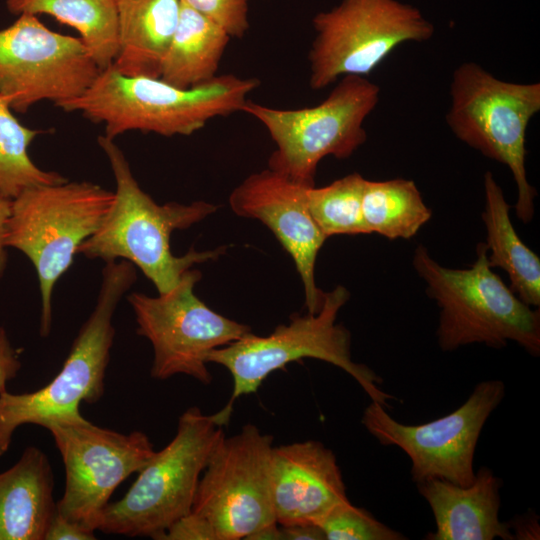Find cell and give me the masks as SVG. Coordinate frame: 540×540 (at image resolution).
<instances>
[{
  "label": "cell",
  "mask_w": 540,
  "mask_h": 540,
  "mask_svg": "<svg viewBox=\"0 0 540 540\" xmlns=\"http://www.w3.org/2000/svg\"><path fill=\"white\" fill-rule=\"evenodd\" d=\"M98 144L115 179V199L99 228L79 246L77 254L105 263L126 260L143 272L158 293H165L193 265L215 260L224 253L225 246L209 251L192 247L182 256L174 255L171 234L202 221L215 213L218 206L203 200L190 204L156 203L139 186L114 139L101 135Z\"/></svg>",
  "instance_id": "cell-1"
},
{
  "label": "cell",
  "mask_w": 540,
  "mask_h": 540,
  "mask_svg": "<svg viewBox=\"0 0 540 540\" xmlns=\"http://www.w3.org/2000/svg\"><path fill=\"white\" fill-rule=\"evenodd\" d=\"M259 85L256 78L224 74L181 89L160 78L125 76L111 65L80 96L56 107L103 124L110 139L128 131L188 136L216 117L242 111Z\"/></svg>",
  "instance_id": "cell-2"
},
{
  "label": "cell",
  "mask_w": 540,
  "mask_h": 540,
  "mask_svg": "<svg viewBox=\"0 0 540 540\" xmlns=\"http://www.w3.org/2000/svg\"><path fill=\"white\" fill-rule=\"evenodd\" d=\"M476 254L471 267L454 269L439 264L422 244L414 250L413 267L440 310L439 347L451 352L478 343L499 349L513 341L539 356V309H531L492 270L484 242Z\"/></svg>",
  "instance_id": "cell-3"
},
{
  "label": "cell",
  "mask_w": 540,
  "mask_h": 540,
  "mask_svg": "<svg viewBox=\"0 0 540 540\" xmlns=\"http://www.w3.org/2000/svg\"><path fill=\"white\" fill-rule=\"evenodd\" d=\"M234 401L213 414L189 407L178 420L174 438L154 452L127 493L109 503L97 530L128 537L159 540L193 507L198 484L208 461L225 436Z\"/></svg>",
  "instance_id": "cell-4"
},
{
  "label": "cell",
  "mask_w": 540,
  "mask_h": 540,
  "mask_svg": "<svg viewBox=\"0 0 540 540\" xmlns=\"http://www.w3.org/2000/svg\"><path fill=\"white\" fill-rule=\"evenodd\" d=\"M136 280L132 263L106 262L95 307L74 339L60 372L36 391L0 393V456L9 449L18 427L25 424L45 427L53 420L76 417L81 415L82 401L100 400L115 336L113 316Z\"/></svg>",
  "instance_id": "cell-5"
},
{
  "label": "cell",
  "mask_w": 540,
  "mask_h": 540,
  "mask_svg": "<svg viewBox=\"0 0 540 540\" xmlns=\"http://www.w3.org/2000/svg\"><path fill=\"white\" fill-rule=\"evenodd\" d=\"M114 199V191L98 184L66 180L26 189L11 200L5 244L22 252L36 271L42 337L52 328L57 281L72 265L79 246L99 228Z\"/></svg>",
  "instance_id": "cell-6"
},
{
  "label": "cell",
  "mask_w": 540,
  "mask_h": 540,
  "mask_svg": "<svg viewBox=\"0 0 540 540\" xmlns=\"http://www.w3.org/2000/svg\"><path fill=\"white\" fill-rule=\"evenodd\" d=\"M350 298L342 285L324 294L321 309L305 315L295 314L289 324L277 326L272 333L258 336L251 332L213 350L208 363L225 367L232 376L230 400L255 393L274 371L304 358L330 363L349 374L370 397L385 408L393 396L380 389L382 378L364 364L353 361L351 333L336 319Z\"/></svg>",
  "instance_id": "cell-7"
},
{
  "label": "cell",
  "mask_w": 540,
  "mask_h": 540,
  "mask_svg": "<svg viewBox=\"0 0 540 540\" xmlns=\"http://www.w3.org/2000/svg\"><path fill=\"white\" fill-rule=\"evenodd\" d=\"M450 95L448 127L460 141L510 169L518 191L516 216L531 222L537 192L527 179L525 142L529 122L540 111V84L506 82L465 62L454 70Z\"/></svg>",
  "instance_id": "cell-8"
},
{
  "label": "cell",
  "mask_w": 540,
  "mask_h": 540,
  "mask_svg": "<svg viewBox=\"0 0 540 540\" xmlns=\"http://www.w3.org/2000/svg\"><path fill=\"white\" fill-rule=\"evenodd\" d=\"M379 98L377 84L363 76L346 75L316 106L279 109L247 101L242 111L257 119L276 145L268 168L314 186L324 157L347 159L366 142L363 124Z\"/></svg>",
  "instance_id": "cell-9"
},
{
  "label": "cell",
  "mask_w": 540,
  "mask_h": 540,
  "mask_svg": "<svg viewBox=\"0 0 540 540\" xmlns=\"http://www.w3.org/2000/svg\"><path fill=\"white\" fill-rule=\"evenodd\" d=\"M315 38L308 54L309 86L323 89L339 77H366L399 45L423 42L434 25L398 0H341L312 20Z\"/></svg>",
  "instance_id": "cell-10"
},
{
  "label": "cell",
  "mask_w": 540,
  "mask_h": 540,
  "mask_svg": "<svg viewBox=\"0 0 540 540\" xmlns=\"http://www.w3.org/2000/svg\"><path fill=\"white\" fill-rule=\"evenodd\" d=\"M200 279L201 273L191 268L172 289L156 297L140 292L127 296L137 334L153 347L152 378L183 374L208 385L212 381L209 354L251 332L248 325L217 313L195 295Z\"/></svg>",
  "instance_id": "cell-11"
},
{
  "label": "cell",
  "mask_w": 540,
  "mask_h": 540,
  "mask_svg": "<svg viewBox=\"0 0 540 540\" xmlns=\"http://www.w3.org/2000/svg\"><path fill=\"white\" fill-rule=\"evenodd\" d=\"M273 437L246 424L224 436L204 469L192 512L205 519L217 540L247 539L277 523L273 502Z\"/></svg>",
  "instance_id": "cell-12"
},
{
  "label": "cell",
  "mask_w": 540,
  "mask_h": 540,
  "mask_svg": "<svg viewBox=\"0 0 540 540\" xmlns=\"http://www.w3.org/2000/svg\"><path fill=\"white\" fill-rule=\"evenodd\" d=\"M504 396L502 381L486 380L460 407L430 422L400 423L375 401L365 408L361 422L380 444L397 446L409 456L415 483L441 479L467 486L475 477L474 454L481 431Z\"/></svg>",
  "instance_id": "cell-13"
},
{
  "label": "cell",
  "mask_w": 540,
  "mask_h": 540,
  "mask_svg": "<svg viewBox=\"0 0 540 540\" xmlns=\"http://www.w3.org/2000/svg\"><path fill=\"white\" fill-rule=\"evenodd\" d=\"M65 467V490L56 502L64 518L96 531L116 488L139 472L155 450L142 431L123 434L99 427L82 415L49 422Z\"/></svg>",
  "instance_id": "cell-14"
},
{
  "label": "cell",
  "mask_w": 540,
  "mask_h": 540,
  "mask_svg": "<svg viewBox=\"0 0 540 540\" xmlns=\"http://www.w3.org/2000/svg\"><path fill=\"white\" fill-rule=\"evenodd\" d=\"M0 30V94L24 113L41 101L54 105L80 96L100 68L79 37L50 30L36 15L21 14Z\"/></svg>",
  "instance_id": "cell-15"
},
{
  "label": "cell",
  "mask_w": 540,
  "mask_h": 540,
  "mask_svg": "<svg viewBox=\"0 0 540 540\" xmlns=\"http://www.w3.org/2000/svg\"><path fill=\"white\" fill-rule=\"evenodd\" d=\"M309 187L267 168L240 183L230 194L229 204L236 215L257 219L273 232L295 264L308 313L315 314L325 294L315 282V263L327 237L309 211Z\"/></svg>",
  "instance_id": "cell-16"
},
{
  "label": "cell",
  "mask_w": 540,
  "mask_h": 540,
  "mask_svg": "<svg viewBox=\"0 0 540 540\" xmlns=\"http://www.w3.org/2000/svg\"><path fill=\"white\" fill-rule=\"evenodd\" d=\"M273 502L281 526L316 523L348 500L333 451L316 440L273 448Z\"/></svg>",
  "instance_id": "cell-17"
},
{
  "label": "cell",
  "mask_w": 540,
  "mask_h": 540,
  "mask_svg": "<svg viewBox=\"0 0 540 540\" xmlns=\"http://www.w3.org/2000/svg\"><path fill=\"white\" fill-rule=\"evenodd\" d=\"M436 524L428 540H514L508 522L499 518L502 481L491 469L480 468L474 480L460 486L441 479L416 483Z\"/></svg>",
  "instance_id": "cell-18"
},
{
  "label": "cell",
  "mask_w": 540,
  "mask_h": 540,
  "mask_svg": "<svg viewBox=\"0 0 540 540\" xmlns=\"http://www.w3.org/2000/svg\"><path fill=\"white\" fill-rule=\"evenodd\" d=\"M53 472L46 454L25 448L19 460L0 473V540H44L57 511Z\"/></svg>",
  "instance_id": "cell-19"
},
{
  "label": "cell",
  "mask_w": 540,
  "mask_h": 540,
  "mask_svg": "<svg viewBox=\"0 0 540 540\" xmlns=\"http://www.w3.org/2000/svg\"><path fill=\"white\" fill-rule=\"evenodd\" d=\"M118 53L112 66L125 76L159 78L175 32L180 0H116Z\"/></svg>",
  "instance_id": "cell-20"
},
{
  "label": "cell",
  "mask_w": 540,
  "mask_h": 540,
  "mask_svg": "<svg viewBox=\"0 0 540 540\" xmlns=\"http://www.w3.org/2000/svg\"><path fill=\"white\" fill-rule=\"evenodd\" d=\"M485 207L481 214L486 229L488 263L502 268L510 288L527 305L540 306V259L518 236L511 218V206L492 173L484 174Z\"/></svg>",
  "instance_id": "cell-21"
},
{
  "label": "cell",
  "mask_w": 540,
  "mask_h": 540,
  "mask_svg": "<svg viewBox=\"0 0 540 540\" xmlns=\"http://www.w3.org/2000/svg\"><path fill=\"white\" fill-rule=\"evenodd\" d=\"M230 39L222 27L181 3L159 78L181 89L212 80Z\"/></svg>",
  "instance_id": "cell-22"
},
{
  "label": "cell",
  "mask_w": 540,
  "mask_h": 540,
  "mask_svg": "<svg viewBox=\"0 0 540 540\" xmlns=\"http://www.w3.org/2000/svg\"><path fill=\"white\" fill-rule=\"evenodd\" d=\"M15 15L47 14L77 30L100 70L118 53L116 0H7Z\"/></svg>",
  "instance_id": "cell-23"
},
{
  "label": "cell",
  "mask_w": 540,
  "mask_h": 540,
  "mask_svg": "<svg viewBox=\"0 0 540 540\" xmlns=\"http://www.w3.org/2000/svg\"><path fill=\"white\" fill-rule=\"evenodd\" d=\"M362 214L369 234L389 240L411 239L432 216L414 181L403 178L366 179Z\"/></svg>",
  "instance_id": "cell-24"
},
{
  "label": "cell",
  "mask_w": 540,
  "mask_h": 540,
  "mask_svg": "<svg viewBox=\"0 0 540 540\" xmlns=\"http://www.w3.org/2000/svg\"><path fill=\"white\" fill-rule=\"evenodd\" d=\"M11 101L10 96L0 94V193L12 200L26 189L67 179L32 161L29 146L43 131L22 125L12 113Z\"/></svg>",
  "instance_id": "cell-25"
},
{
  "label": "cell",
  "mask_w": 540,
  "mask_h": 540,
  "mask_svg": "<svg viewBox=\"0 0 540 540\" xmlns=\"http://www.w3.org/2000/svg\"><path fill=\"white\" fill-rule=\"evenodd\" d=\"M365 178L351 173L324 187L307 189L309 211L327 237L369 234L362 214Z\"/></svg>",
  "instance_id": "cell-26"
},
{
  "label": "cell",
  "mask_w": 540,
  "mask_h": 540,
  "mask_svg": "<svg viewBox=\"0 0 540 540\" xmlns=\"http://www.w3.org/2000/svg\"><path fill=\"white\" fill-rule=\"evenodd\" d=\"M327 540H403V534L349 500L335 505L316 523Z\"/></svg>",
  "instance_id": "cell-27"
},
{
  "label": "cell",
  "mask_w": 540,
  "mask_h": 540,
  "mask_svg": "<svg viewBox=\"0 0 540 540\" xmlns=\"http://www.w3.org/2000/svg\"><path fill=\"white\" fill-rule=\"evenodd\" d=\"M180 1L222 27L231 38H242L249 29L250 0Z\"/></svg>",
  "instance_id": "cell-28"
},
{
  "label": "cell",
  "mask_w": 540,
  "mask_h": 540,
  "mask_svg": "<svg viewBox=\"0 0 540 540\" xmlns=\"http://www.w3.org/2000/svg\"><path fill=\"white\" fill-rule=\"evenodd\" d=\"M159 540H217L212 526L190 511L173 523Z\"/></svg>",
  "instance_id": "cell-29"
},
{
  "label": "cell",
  "mask_w": 540,
  "mask_h": 540,
  "mask_svg": "<svg viewBox=\"0 0 540 540\" xmlns=\"http://www.w3.org/2000/svg\"><path fill=\"white\" fill-rule=\"evenodd\" d=\"M94 532L77 522L64 518L56 511L44 540H93L96 539Z\"/></svg>",
  "instance_id": "cell-30"
},
{
  "label": "cell",
  "mask_w": 540,
  "mask_h": 540,
  "mask_svg": "<svg viewBox=\"0 0 540 540\" xmlns=\"http://www.w3.org/2000/svg\"><path fill=\"white\" fill-rule=\"evenodd\" d=\"M20 354L15 349L4 327L0 326V393L6 390V384L17 376L21 369Z\"/></svg>",
  "instance_id": "cell-31"
},
{
  "label": "cell",
  "mask_w": 540,
  "mask_h": 540,
  "mask_svg": "<svg viewBox=\"0 0 540 540\" xmlns=\"http://www.w3.org/2000/svg\"><path fill=\"white\" fill-rule=\"evenodd\" d=\"M535 513H526L509 523L513 539H539V525Z\"/></svg>",
  "instance_id": "cell-32"
},
{
  "label": "cell",
  "mask_w": 540,
  "mask_h": 540,
  "mask_svg": "<svg viewBox=\"0 0 540 540\" xmlns=\"http://www.w3.org/2000/svg\"><path fill=\"white\" fill-rule=\"evenodd\" d=\"M283 540H325L321 528L314 523L281 526Z\"/></svg>",
  "instance_id": "cell-33"
},
{
  "label": "cell",
  "mask_w": 540,
  "mask_h": 540,
  "mask_svg": "<svg viewBox=\"0 0 540 540\" xmlns=\"http://www.w3.org/2000/svg\"><path fill=\"white\" fill-rule=\"evenodd\" d=\"M11 199L6 198L0 193V281L3 278L7 263V246L5 244V231L7 221L10 215Z\"/></svg>",
  "instance_id": "cell-34"
},
{
  "label": "cell",
  "mask_w": 540,
  "mask_h": 540,
  "mask_svg": "<svg viewBox=\"0 0 540 540\" xmlns=\"http://www.w3.org/2000/svg\"><path fill=\"white\" fill-rule=\"evenodd\" d=\"M246 540H283L281 527L278 523H273L254 532Z\"/></svg>",
  "instance_id": "cell-35"
}]
</instances>
